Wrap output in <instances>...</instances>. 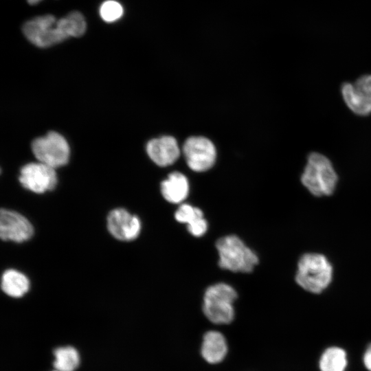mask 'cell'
<instances>
[{
    "mask_svg": "<svg viewBox=\"0 0 371 371\" xmlns=\"http://www.w3.org/2000/svg\"><path fill=\"white\" fill-rule=\"evenodd\" d=\"M346 364L345 351L337 347L326 349L319 361V367L322 371H344Z\"/></svg>",
    "mask_w": 371,
    "mask_h": 371,
    "instance_id": "obj_16",
    "label": "cell"
},
{
    "mask_svg": "<svg viewBox=\"0 0 371 371\" xmlns=\"http://www.w3.org/2000/svg\"><path fill=\"white\" fill-rule=\"evenodd\" d=\"M19 179L23 188L38 194L53 190L57 183L55 168L39 161L23 166Z\"/></svg>",
    "mask_w": 371,
    "mask_h": 371,
    "instance_id": "obj_8",
    "label": "cell"
},
{
    "mask_svg": "<svg viewBox=\"0 0 371 371\" xmlns=\"http://www.w3.org/2000/svg\"><path fill=\"white\" fill-rule=\"evenodd\" d=\"M56 371H58V370H56Z\"/></svg>",
    "mask_w": 371,
    "mask_h": 371,
    "instance_id": "obj_24",
    "label": "cell"
},
{
    "mask_svg": "<svg viewBox=\"0 0 371 371\" xmlns=\"http://www.w3.org/2000/svg\"><path fill=\"white\" fill-rule=\"evenodd\" d=\"M236 298L237 293L232 286L223 282L211 285L204 293L203 313L214 324H229L234 317L233 304Z\"/></svg>",
    "mask_w": 371,
    "mask_h": 371,
    "instance_id": "obj_4",
    "label": "cell"
},
{
    "mask_svg": "<svg viewBox=\"0 0 371 371\" xmlns=\"http://www.w3.org/2000/svg\"><path fill=\"white\" fill-rule=\"evenodd\" d=\"M207 227L208 224L204 216L187 225L188 232L196 237L204 235L207 230Z\"/></svg>",
    "mask_w": 371,
    "mask_h": 371,
    "instance_id": "obj_21",
    "label": "cell"
},
{
    "mask_svg": "<svg viewBox=\"0 0 371 371\" xmlns=\"http://www.w3.org/2000/svg\"><path fill=\"white\" fill-rule=\"evenodd\" d=\"M58 22L68 38L82 36L87 28L85 19L78 12H72L58 20Z\"/></svg>",
    "mask_w": 371,
    "mask_h": 371,
    "instance_id": "obj_18",
    "label": "cell"
},
{
    "mask_svg": "<svg viewBox=\"0 0 371 371\" xmlns=\"http://www.w3.org/2000/svg\"><path fill=\"white\" fill-rule=\"evenodd\" d=\"M54 367L58 371H74L79 364V355L71 346L56 348L54 352Z\"/></svg>",
    "mask_w": 371,
    "mask_h": 371,
    "instance_id": "obj_17",
    "label": "cell"
},
{
    "mask_svg": "<svg viewBox=\"0 0 371 371\" xmlns=\"http://www.w3.org/2000/svg\"><path fill=\"white\" fill-rule=\"evenodd\" d=\"M201 217H203L202 210L188 203L181 204L175 214L177 221L187 225Z\"/></svg>",
    "mask_w": 371,
    "mask_h": 371,
    "instance_id": "obj_19",
    "label": "cell"
},
{
    "mask_svg": "<svg viewBox=\"0 0 371 371\" xmlns=\"http://www.w3.org/2000/svg\"><path fill=\"white\" fill-rule=\"evenodd\" d=\"M183 153L190 168L196 172L210 169L214 165L216 157L214 144L202 136L188 138L183 146Z\"/></svg>",
    "mask_w": 371,
    "mask_h": 371,
    "instance_id": "obj_7",
    "label": "cell"
},
{
    "mask_svg": "<svg viewBox=\"0 0 371 371\" xmlns=\"http://www.w3.org/2000/svg\"><path fill=\"white\" fill-rule=\"evenodd\" d=\"M219 266L233 272L249 273L258 263L257 255L236 235L220 238L216 243Z\"/></svg>",
    "mask_w": 371,
    "mask_h": 371,
    "instance_id": "obj_3",
    "label": "cell"
},
{
    "mask_svg": "<svg viewBox=\"0 0 371 371\" xmlns=\"http://www.w3.org/2000/svg\"><path fill=\"white\" fill-rule=\"evenodd\" d=\"M124 12L122 5L113 0L104 1L100 8L101 18L106 22H114L121 18Z\"/></svg>",
    "mask_w": 371,
    "mask_h": 371,
    "instance_id": "obj_20",
    "label": "cell"
},
{
    "mask_svg": "<svg viewBox=\"0 0 371 371\" xmlns=\"http://www.w3.org/2000/svg\"><path fill=\"white\" fill-rule=\"evenodd\" d=\"M301 181L312 194L317 196H328L335 189L337 175L326 156L312 153L308 157Z\"/></svg>",
    "mask_w": 371,
    "mask_h": 371,
    "instance_id": "obj_2",
    "label": "cell"
},
{
    "mask_svg": "<svg viewBox=\"0 0 371 371\" xmlns=\"http://www.w3.org/2000/svg\"><path fill=\"white\" fill-rule=\"evenodd\" d=\"M23 32L32 43L40 47H49L68 38L58 20L49 14L27 21L23 26Z\"/></svg>",
    "mask_w": 371,
    "mask_h": 371,
    "instance_id": "obj_6",
    "label": "cell"
},
{
    "mask_svg": "<svg viewBox=\"0 0 371 371\" xmlns=\"http://www.w3.org/2000/svg\"><path fill=\"white\" fill-rule=\"evenodd\" d=\"M332 276L333 267L322 254H305L298 261L295 281L308 292H322L330 283Z\"/></svg>",
    "mask_w": 371,
    "mask_h": 371,
    "instance_id": "obj_1",
    "label": "cell"
},
{
    "mask_svg": "<svg viewBox=\"0 0 371 371\" xmlns=\"http://www.w3.org/2000/svg\"><path fill=\"white\" fill-rule=\"evenodd\" d=\"M161 192L167 201L180 203L187 198L189 193L188 179L181 172H172L161 183Z\"/></svg>",
    "mask_w": 371,
    "mask_h": 371,
    "instance_id": "obj_13",
    "label": "cell"
},
{
    "mask_svg": "<svg viewBox=\"0 0 371 371\" xmlns=\"http://www.w3.org/2000/svg\"><path fill=\"white\" fill-rule=\"evenodd\" d=\"M106 227L110 234L117 240L131 241L139 236L142 223L137 216L124 208H116L109 213Z\"/></svg>",
    "mask_w": 371,
    "mask_h": 371,
    "instance_id": "obj_10",
    "label": "cell"
},
{
    "mask_svg": "<svg viewBox=\"0 0 371 371\" xmlns=\"http://www.w3.org/2000/svg\"><path fill=\"white\" fill-rule=\"evenodd\" d=\"M363 362L366 368L371 371V344L366 350L363 356Z\"/></svg>",
    "mask_w": 371,
    "mask_h": 371,
    "instance_id": "obj_22",
    "label": "cell"
},
{
    "mask_svg": "<svg viewBox=\"0 0 371 371\" xmlns=\"http://www.w3.org/2000/svg\"><path fill=\"white\" fill-rule=\"evenodd\" d=\"M41 1V0H27L28 3L32 4V5L36 4L38 2H40Z\"/></svg>",
    "mask_w": 371,
    "mask_h": 371,
    "instance_id": "obj_23",
    "label": "cell"
},
{
    "mask_svg": "<svg viewBox=\"0 0 371 371\" xmlns=\"http://www.w3.org/2000/svg\"><path fill=\"white\" fill-rule=\"evenodd\" d=\"M149 157L159 166L175 163L179 157L180 149L175 137L163 136L150 140L146 145Z\"/></svg>",
    "mask_w": 371,
    "mask_h": 371,
    "instance_id": "obj_12",
    "label": "cell"
},
{
    "mask_svg": "<svg viewBox=\"0 0 371 371\" xmlns=\"http://www.w3.org/2000/svg\"><path fill=\"white\" fill-rule=\"evenodd\" d=\"M32 150L39 162L54 168L66 164L70 153L67 140L54 131L35 139L32 143Z\"/></svg>",
    "mask_w": 371,
    "mask_h": 371,
    "instance_id": "obj_5",
    "label": "cell"
},
{
    "mask_svg": "<svg viewBox=\"0 0 371 371\" xmlns=\"http://www.w3.org/2000/svg\"><path fill=\"white\" fill-rule=\"evenodd\" d=\"M2 291L8 296L21 297L26 294L30 287L28 278L22 272L9 269L5 270L1 276Z\"/></svg>",
    "mask_w": 371,
    "mask_h": 371,
    "instance_id": "obj_15",
    "label": "cell"
},
{
    "mask_svg": "<svg viewBox=\"0 0 371 371\" xmlns=\"http://www.w3.org/2000/svg\"><path fill=\"white\" fill-rule=\"evenodd\" d=\"M33 234V225L27 218L13 210H1L0 236L3 240L23 243Z\"/></svg>",
    "mask_w": 371,
    "mask_h": 371,
    "instance_id": "obj_11",
    "label": "cell"
},
{
    "mask_svg": "<svg viewBox=\"0 0 371 371\" xmlns=\"http://www.w3.org/2000/svg\"><path fill=\"white\" fill-rule=\"evenodd\" d=\"M201 352L202 357L208 363H217L221 362L227 352L225 337L218 331L207 332L203 336Z\"/></svg>",
    "mask_w": 371,
    "mask_h": 371,
    "instance_id": "obj_14",
    "label": "cell"
},
{
    "mask_svg": "<svg viewBox=\"0 0 371 371\" xmlns=\"http://www.w3.org/2000/svg\"><path fill=\"white\" fill-rule=\"evenodd\" d=\"M341 93L346 105L354 113L360 115L371 113V75L360 77L354 84H343Z\"/></svg>",
    "mask_w": 371,
    "mask_h": 371,
    "instance_id": "obj_9",
    "label": "cell"
}]
</instances>
